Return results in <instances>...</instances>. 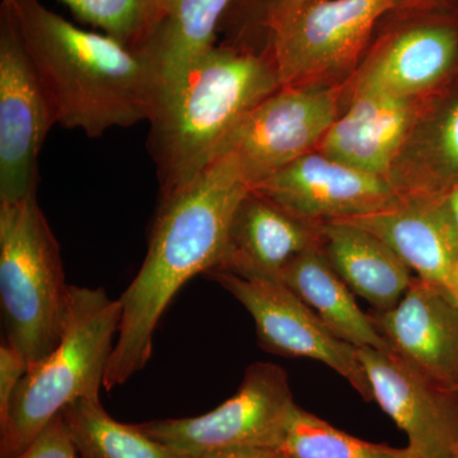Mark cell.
Segmentation results:
<instances>
[{
  "instance_id": "6da1fadb",
  "label": "cell",
  "mask_w": 458,
  "mask_h": 458,
  "mask_svg": "<svg viewBox=\"0 0 458 458\" xmlns=\"http://www.w3.org/2000/svg\"><path fill=\"white\" fill-rule=\"evenodd\" d=\"M251 189L236 158L225 155L185 189L159 198L146 259L119 300L122 319L104 381L108 391L147 366L159 319L182 285L216 269L234 213Z\"/></svg>"
},
{
  "instance_id": "cb8c5ba5",
  "label": "cell",
  "mask_w": 458,
  "mask_h": 458,
  "mask_svg": "<svg viewBox=\"0 0 458 458\" xmlns=\"http://www.w3.org/2000/svg\"><path fill=\"white\" fill-rule=\"evenodd\" d=\"M309 0H233L221 27L227 25L233 40L229 47L255 51V45L264 44L271 27Z\"/></svg>"
},
{
  "instance_id": "ba28073f",
  "label": "cell",
  "mask_w": 458,
  "mask_h": 458,
  "mask_svg": "<svg viewBox=\"0 0 458 458\" xmlns=\"http://www.w3.org/2000/svg\"><path fill=\"white\" fill-rule=\"evenodd\" d=\"M55 110L14 18L0 4V203L38 194V156Z\"/></svg>"
},
{
  "instance_id": "30bf717a",
  "label": "cell",
  "mask_w": 458,
  "mask_h": 458,
  "mask_svg": "<svg viewBox=\"0 0 458 458\" xmlns=\"http://www.w3.org/2000/svg\"><path fill=\"white\" fill-rule=\"evenodd\" d=\"M208 276L252 316L261 348L286 358L324 363L345 378L364 400H372L358 349L328 330L318 315L283 283L240 278L227 273Z\"/></svg>"
},
{
  "instance_id": "9a60e30c",
  "label": "cell",
  "mask_w": 458,
  "mask_h": 458,
  "mask_svg": "<svg viewBox=\"0 0 458 458\" xmlns=\"http://www.w3.org/2000/svg\"><path fill=\"white\" fill-rule=\"evenodd\" d=\"M319 241L318 225L295 218L251 189L232 219L221 260L208 274L280 282L285 267Z\"/></svg>"
},
{
  "instance_id": "e0dca14e",
  "label": "cell",
  "mask_w": 458,
  "mask_h": 458,
  "mask_svg": "<svg viewBox=\"0 0 458 458\" xmlns=\"http://www.w3.org/2000/svg\"><path fill=\"white\" fill-rule=\"evenodd\" d=\"M319 245L352 293L377 312L400 302L415 276L393 247L367 229L352 223H319Z\"/></svg>"
},
{
  "instance_id": "8fae6325",
  "label": "cell",
  "mask_w": 458,
  "mask_h": 458,
  "mask_svg": "<svg viewBox=\"0 0 458 458\" xmlns=\"http://www.w3.org/2000/svg\"><path fill=\"white\" fill-rule=\"evenodd\" d=\"M252 191L313 225L381 212L403 199L386 177L354 170L322 153L301 157L255 183Z\"/></svg>"
},
{
  "instance_id": "52a82bcc",
  "label": "cell",
  "mask_w": 458,
  "mask_h": 458,
  "mask_svg": "<svg viewBox=\"0 0 458 458\" xmlns=\"http://www.w3.org/2000/svg\"><path fill=\"white\" fill-rule=\"evenodd\" d=\"M401 0H309L286 13L264 40L282 87L312 86L351 68L379 18Z\"/></svg>"
},
{
  "instance_id": "f546056e",
  "label": "cell",
  "mask_w": 458,
  "mask_h": 458,
  "mask_svg": "<svg viewBox=\"0 0 458 458\" xmlns=\"http://www.w3.org/2000/svg\"><path fill=\"white\" fill-rule=\"evenodd\" d=\"M451 458H458V442L456 447H454V454H452Z\"/></svg>"
},
{
  "instance_id": "484cf974",
  "label": "cell",
  "mask_w": 458,
  "mask_h": 458,
  "mask_svg": "<svg viewBox=\"0 0 458 458\" xmlns=\"http://www.w3.org/2000/svg\"><path fill=\"white\" fill-rule=\"evenodd\" d=\"M29 370V363L20 351L8 342L0 346V426L7 420L23 377Z\"/></svg>"
},
{
  "instance_id": "3957f363",
  "label": "cell",
  "mask_w": 458,
  "mask_h": 458,
  "mask_svg": "<svg viewBox=\"0 0 458 458\" xmlns=\"http://www.w3.org/2000/svg\"><path fill=\"white\" fill-rule=\"evenodd\" d=\"M279 89L269 57L225 44L207 51L165 87L148 122L159 198L197 179L238 123Z\"/></svg>"
},
{
  "instance_id": "83f0119b",
  "label": "cell",
  "mask_w": 458,
  "mask_h": 458,
  "mask_svg": "<svg viewBox=\"0 0 458 458\" xmlns=\"http://www.w3.org/2000/svg\"><path fill=\"white\" fill-rule=\"evenodd\" d=\"M188 458H285L279 448H247V450H234L216 452V454H203V456Z\"/></svg>"
},
{
  "instance_id": "7a4b0ae2",
  "label": "cell",
  "mask_w": 458,
  "mask_h": 458,
  "mask_svg": "<svg viewBox=\"0 0 458 458\" xmlns=\"http://www.w3.org/2000/svg\"><path fill=\"white\" fill-rule=\"evenodd\" d=\"M41 82L56 120L98 138L114 128L149 122L158 101V78L140 54L119 41L86 31L40 0H3Z\"/></svg>"
},
{
  "instance_id": "9c48e42d",
  "label": "cell",
  "mask_w": 458,
  "mask_h": 458,
  "mask_svg": "<svg viewBox=\"0 0 458 458\" xmlns=\"http://www.w3.org/2000/svg\"><path fill=\"white\" fill-rule=\"evenodd\" d=\"M336 119L335 90L282 87L238 123L223 140L216 158L233 156L254 186L311 153Z\"/></svg>"
},
{
  "instance_id": "44dd1931",
  "label": "cell",
  "mask_w": 458,
  "mask_h": 458,
  "mask_svg": "<svg viewBox=\"0 0 458 458\" xmlns=\"http://www.w3.org/2000/svg\"><path fill=\"white\" fill-rule=\"evenodd\" d=\"M63 418L81 458H188L107 414L99 397H84L66 406Z\"/></svg>"
},
{
  "instance_id": "1f68e13d",
  "label": "cell",
  "mask_w": 458,
  "mask_h": 458,
  "mask_svg": "<svg viewBox=\"0 0 458 458\" xmlns=\"http://www.w3.org/2000/svg\"><path fill=\"white\" fill-rule=\"evenodd\" d=\"M457 276H458V262H457Z\"/></svg>"
},
{
  "instance_id": "f1b7e54d",
  "label": "cell",
  "mask_w": 458,
  "mask_h": 458,
  "mask_svg": "<svg viewBox=\"0 0 458 458\" xmlns=\"http://www.w3.org/2000/svg\"><path fill=\"white\" fill-rule=\"evenodd\" d=\"M445 204L458 232V186L452 190L448 197L445 199Z\"/></svg>"
},
{
  "instance_id": "2e32d148",
  "label": "cell",
  "mask_w": 458,
  "mask_h": 458,
  "mask_svg": "<svg viewBox=\"0 0 458 458\" xmlns=\"http://www.w3.org/2000/svg\"><path fill=\"white\" fill-rule=\"evenodd\" d=\"M409 123V98L358 89L354 104L336 119L318 148L339 164L386 177Z\"/></svg>"
},
{
  "instance_id": "5bb4252c",
  "label": "cell",
  "mask_w": 458,
  "mask_h": 458,
  "mask_svg": "<svg viewBox=\"0 0 458 458\" xmlns=\"http://www.w3.org/2000/svg\"><path fill=\"white\" fill-rule=\"evenodd\" d=\"M393 247L410 269L458 307V232L445 199H405L381 212L340 219Z\"/></svg>"
},
{
  "instance_id": "7c38bea8",
  "label": "cell",
  "mask_w": 458,
  "mask_h": 458,
  "mask_svg": "<svg viewBox=\"0 0 458 458\" xmlns=\"http://www.w3.org/2000/svg\"><path fill=\"white\" fill-rule=\"evenodd\" d=\"M375 400L408 436L417 458H451L458 442V393L436 384L393 351L358 349Z\"/></svg>"
},
{
  "instance_id": "4dcf8cb0",
  "label": "cell",
  "mask_w": 458,
  "mask_h": 458,
  "mask_svg": "<svg viewBox=\"0 0 458 458\" xmlns=\"http://www.w3.org/2000/svg\"><path fill=\"white\" fill-rule=\"evenodd\" d=\"M454 391H456V393H458V387L454 388Z\"/></svg>"
},
{
  "instance_id": "8992f818",
  "label": "cell",
  "mask_w": 458,
  "mask_h": 458,
  "mask_svg": "<svg viewBox=\"0 0 458 458\" xmlns=\"http://www.w3.org/2000/svg\"><path fill=\"white\" fill-rule=\"evenodd\" d=\"M295 406L285 370L278 364L261 361L247 369L237 393L212 411L138 427L185 457L279 448Z\"/></svg>"
},
{
  "instance_id": "ffe728a7",
  "label": "cell",
  "mask_w": 458,
  "mask_h": 458,
  "mask_svg": "<svg viewBox=\"0 0 458 458\" xmlns=\"http://www.w3.org/2000/svg\"><path fill=\"white\" fill-rule=\"evenodd\" d=\"M457 51L458 32L454 27H415L394 38L363 78L360 89L409 98L436 83Z\"/></svg>"
},
{
  "instance_id": "d4e9b609",
  "label": "cell",
  "mask_w": 458,
  "mask_h": 458,
  "mask_svg": "<svg viewBox=\"0 0 458 458\" xmlns=\"http://www.w3.org/2000/svg\"><path fill=\"white\" fill-rule=\"evenodd\" d=\"M13 458H81L62 414Z\"/></svg>"
},
{
  "instance_id": "5b68a950",
  "label": "cell",
  "mask_w": 458,
  "mask_h": 458,
  "mask_svg": "<svg viewBox=\"0 0 458 458\" xmlns=\"http://www.w3.org/2000/svg\"><path fill=\"white\" fill-rule=\"evenodd\" d=\"M69 291L59 243L38 194L0 203V303L5 342L21 352L29 369L59 343Z\"/></svg>"
},
{
  "instance_id": "ac0fdd59",
  "label": "cell",
  "mask_w": 458,
  "mask_h": 458,
  "mask_svg": "<svg viewBox=\"0 0 458 458\" xmlns=\"http://www.w3.org/2000/svg\"><path fill=\"white\" fill-rule=\"evenodd\" d=\"M232 2L156 0L155 22L135 53L155 69L161 90L216 47V32Z\"/></svg>"
},
{
  "instance_id": "4316f807",
  "label": "cell",
  "mask_w": 458,
  "mask_h": 458,
  "mask_svg": "<svg viewBox=\"0 0 458 458\" xmlns=\"http://www.w3.org/2000/svg\"><path fill=\"white\" fill-rule=\"evenodd\" d=\"M439 147L443 159L458 170V104L448 111L441 126Z\"/></svg>"
},
{
  "instance_id": "277c9868",
  "label": "cell",
  "mask_w": 458,
  "mask_h": 458,
  "mask_svg": "<svg viewBox=\"0 0 458 458\" xmlns=\"http://www.w3.org/2000/svg\"><path fill=\"white\" fill-rule=\"evenodd\" d=\"M122 319V304L102 288L71 285L64 330L55 348L27 370L7 420L0 456L25 451L66 406L99 397Z\"/></svg>"
},
{
  "instance_id": "4fadbf2b",
  "label": "cell",
  "mask_w": 458,
  "mask_h": 458,
  "mask_svg": "<svg viewBox=\"0 0 458 458\" xmlns=\"http://www.w3.org/2000/svg\"><path fill=\"white\" fill-rule=\"evenodd\" d=\"M391 349L436 384L458 387V307L415 276L394 309L370 315Z\"/></svg>"
},
{
  "instance_id": "603a6c76",
  "label": "cell",
  "mask_w": 458,
  "mask_h": 458,
  "mask_svg": "<svg viewBox=\"0 0 458 458\" xmlns=\"http://www.w3.org/2000/svg\"><path fill=\"white\" fill-rule=\"evenodd\" d=\"M81 22L101 30L132 51L152 29L156 0H59Z\"/></svg>"
},
{
  "instance_id": "7402d4cb",
  "label": "cell",
  "mask_w": 458,
  "mask_h": 458,
  "mask_svg": "<svg viewBox=\"0 0 458 458\" xmlns=\"http://www.w3.org/2000/svg\"><path fill=\"white\" fill-rule=\"evenodd\" d=\"M279 450L285 458H417L406 448L376 445L295 406Z\"/></svg>"
},
{
  "instance_id": "d6986e66",
  "label": "cell",
  "mask_w": 458,
  "mask_h": 458,
  "mask_svg": "<svg viewBox=\"0 0 458 458\" xmlns=\"http://www.w3.org/2000/svg\"><path fill=\"white\" fill-rule=\"evenodd\" d=\"M280 283L298 295L344 342L357 349L393 351L370 315L361 311L355 302L354 293L327 260L321 245L298 255L283 271Z\"/></svg>"
}]
</instances>
